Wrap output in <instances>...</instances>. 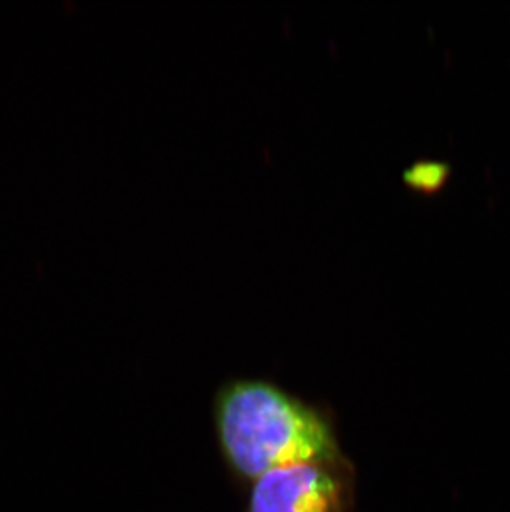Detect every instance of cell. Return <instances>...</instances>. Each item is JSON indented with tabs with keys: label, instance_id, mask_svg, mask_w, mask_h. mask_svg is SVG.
<instances>
[{
	"label": "cell",
	"instance_id": "1",
	"mask_svg": "<svg viewBox=\"0 0 510 512\" xmlns=\"http://www.w3.org/2000/svg\"><path fill=\"white\" fill-rule=\"evenodd\" d=\"M214 420L222 455L247 481L294 464L345 458L322 411L267 380L226 383L217 392Z\"/></svg>",
	"mask_w": 510,
	"mask_h": 512
},
{
	"label": "cell",
	"instance_id": "2",
	"mask_svg": "<svg viewBox=\"0 0 510 512\" xmlns=\"http://www.w3.org/2000/svg\"><path fill=\"white\" fill-rule=\"evenodd\" d=\"M353 471L347 458L274 469L254 481L247 512H350Z\"/></svg>",
	"mask_w": 510,
	"mask_h": 512
},
{
	"label": "cell",
	"instance_id": "3",
	"mask_svg": "<svg viewBox=\"0 0 510 512\" xmlns=\"http://www.w3.org/2000/svg\"><path fill=\"white\" fill-rule=\"evenodd\" d=\"M446 168L441 163L433 161H418L403 173V181L409 188L421 191V193H433L444 183L446 178Z\"/></svg>",
	"mask_w": 510,
	"mask_h": 512
}]
</instances>
